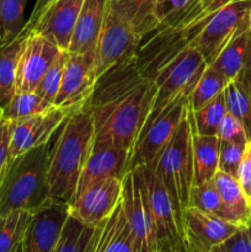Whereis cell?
Wrapping results in <instances>:
<instances>
[{
	"instance_id": "12",
	"label": "cell",
	"mask_w": 251,
	"mask_h": 252,
	"mask_svg": "<svg viewBox=\"0 0 251 252\" xmlns=\"http://www.w3.org/2000/svg\"><path fill=\"white\" fill-rule=\"evenodd\" d=\"M121 197L122 180H102L79 193L69 206V213L86 226L97 228L113 213Z\"/></svg>"
},
{
	"instance_id": "1",
	"label": "cell",
	"mask_w": 251,
	"mask_h": 252,
	"mask_svg": "<svg viewBox=\"0 0 251 252\" xmlns=\"http://www.w3.org/2000/svg\"><path fill=\"white\" fill-rule=\"evenodd\" d=\"M157 85L135 58L103 73L86 102L94 123V144L132 152L154 102Z\"/></svg>"
},
{
	"instance_id": "25",
	"label": "cell",
	"mask_w": 251,
	"mask_h": 252,
	"mask_svg": "<svg viewBox=\"0 0 251 252\" xmlns=\"http://www.w3.org/2000/svg\"><path fill=\"white\" fill-rule=\"evenodd\" d=\"M219 147H220V140L217 135H201L192 129V150H193L194 165L193 185L213 180L214 175L218 171Z\"/></svg>"
},
{
	"instance_id": "2",
	"label": "cell",
	"mask_w": 251,
	"mask_h": 252,
	"mask_svg": "<svg viewBox=\"0 0 251 252\" xmlns=\"http://www.w3.org/2000/svg\"><path fill=\"white\" fill-rule=\"evenodd\" d=\"M85 105L74 110L64 121L62 132L51 149L47 172L51 202L70 206L75 198L79 179L95 137L93 118Z\"/></svg>"
},
{
	"instance_id": "35",
	"label": "cell",
	"mask_w": 251,
	"mask_h": 252,
	"mask_svg": "<svg viewBox=\"0 0 251 252\" xmlns=\"http://www.w3.org/2000/svg\"><path fill=\"white\" fill-rule=\"evenodd\" d=\"M69 52L61 51L53 63L49 65L47 71L44 73L43 78L39 81L38 86L34 91L43 98L46 102L54 105V100L57 97L59 88H61L62 79H63L64 69H65L66 61H68Z\"/></svg>"
},
{
	"instance_id": "39",
	"label": "cell",
	"mask_w": 251,
	"mask_h": 252,
	"mask_svg": "<svg viewBox=\"0 0 251 252\" xmlns=\"http://www.w3.org/2000/svg\"><path fill=\"white\" fill-rule=\"evenodd\" d=\"M198 1L199 0H157L155 16L157 24L182 14Z\"/></svg>"
},
{
	"instance_id": "23",
	"label": "cell",
	"mask_w": 251,
	"mask_h": 252,
	"mask_svg": "<svg viewBox=\"0 0 251 252\" xmlns=\"http://www.w3.org/2000/svg\"><path fill=\"white\" fill-rule=\"evenodd\" d=\"M209 65L223 74L228 81L236 80L251 65L250 27L234 37Z\"/></svg>"
},
{
	"instance_id": "38",
	"label": "cell",
	"mask_w": 251,
	"mask_h": 252,
	"mask_svg": "<svg viewBox=\"0 0 251 252\" xmlns=\"http://www.w3.org/2000/svg\"><path fill=\"white\" fill-rule=\"evenodd\" d=\"M217 137L221 142L243 143V144H246L249 142L248 135H246V132L241 123L230 113H226L221 120L218 132H217Z\"/></svg>"
},
{
	"instance_id": "11",
	"label": "cell",
	"mask_w": 251,
	"mask_h": 252,
	"mask_svg": "<svg viewBox=\"0 0 251 252\" xmlns=\"http://www.w3.org/2000/svg\"><path fill=\"white\" fill-rule=\"evenodd\" d=\"M97 81L95 51L69 53L54 106L76 110L88 102Z\"/></svg>"
},
{
	"instance_id": "22",
	"label": "cell",
	"mask_w": 251,
	"mask_h": 252,
	"mask_svg": "<svg viewBox=\"0 0 251 252\" xmlns=\"http://www.w3.org/2000/svg\"><path fill=\"white\" fill-rule=\"evenodd\" d=\"M213 184L223 202L224 220L240 226L250 225L251 208L239 180L218 170L213 177Z\"/></svg>"
},
{
	"instance_id": "10",
	"label": "cell",
	"mask_w": 251,
	"mask_h": 252,
	"mask_svg": "<svg viewBox=\"0 0 251 252\" xmlns=\"http://www.w3.org/2000/svg\"><path fill=\"white\" fill-rule=\"evenodd\" d=\"M139 34L125 16L107 1L105 20L95 48L97 79L113 66L137 57Z\"/></svg>"
},
{
	"instance_id": "32",
	"label": "cell",
	"mask_w": 251,
	"mask_h": 252,
	"mask_svg": "<svg viewBox=\"0 0 251 252\" xmlns=\"http://www.w3.org/2000/svg\"><path fill=\"white\" fill-rule=\"evenodd\" d=\"M226 110L236 118L245 129L249 142L251 140V97L235 80L226 84L224 89Z\"/></svg>"
},
{
	"instance_id": "15",
	"label": "cell",
	"mask_w": 251,
	"mask_h": 252,
	"mask_svg": "<svg viewBox=\"0 0 251 252\" xmlns=\"http://www.w3.org/2000/svg\"><path fill=\"white\" fill-rule=\"evenodd\" d=\"M121 203L127 218L135 252H159L154 223L132 171L128 172L122 180Z\"/></svg>"
},
{
	"instance_id": "31",
	"label": "cell",
	"mask_w": 251,
	"mask_h": 252,
	"mask_svg": "<svg viewBox=\"0 0 251 252\" xmlns=\"http://www.w3.org/2000/svg\"><path fill=\"white\" fill-rule=\"evenodd\" d=\"M32 213L16 211L0 216V252H14L21 244Z\"/></svg>"
},
{
	"instance_id": "19",
	"label": "cell",
	"mask_w": 251,
	"mask_h": 252,
	"mask_svg": "<svg viewBox=\"0 0 251 252\" xmlns=\"http://www.w3.org/2000/svg\"><path fill=\"white\" fill-rule=\"evenodd\" d=\"M83 1L56 0L47 7L32 29L53 42L59 49L68 51Z\"/></svg>"
},
{
	"instance_id": "20",
	"label": "cell",
	"mask_w": 251,
	"mask_h": 252,
	"mask_svg": "<svg viewBox=\"0 0 251 252\" xmlns=\"http://www.w3.org/2000/svg\"><path fill=\"white\" fill-rule=\"evenodd\" d=\"M108 0H84L76 20L69 53H86L95 51Z\"/></svg>"
},
{
	"instance_id": "6",
	"label": "cell",
	"mask_w": 251,
	"mask_h": 252,
	"mask_svg": "<svg viewBox=\"0 0 251 252\" xmlns=\"http://www.w3.org/2000/svg\"><path fill=\"white\" fill-rule=\"evenodd\" d=\"M132 172L154 223L159 252L177 251L185 245L182 218L169 192L153 167L140 166Z\"/></svg>"
},
{
	"instance_id": "14",
	"label": "cell",
	"mask_w": 251,
	"mask_h": 252,
	"mask_svg": "<svg viewBox=\"0 0 251 252\" xmlns=\"http://www.w3.org/2000/svg\"><path fill=\"white\" fill-rule=\"evenodd\" d=\"M69 204L51 202L32 213L21 241V252H54L68 220Z\"/></svg>"
},
{
	"instance_id": "40",
	"label": "cell",
	"mask_w": 251,
	"mask_h": 252,
	"mask_svg": "<svg viewBox=\"0 0 251 252\" xmlns=\"http://www.w3.org/2000/svg\"><path fill=\"white\" fill-rule=\"evenodd\" d=\"M12 121L7 120L0 111V181L10 164V145H11Z\"/></svg>"
},
{
	"instance_id": "7",
	"label": "cell",
	"mask_w": 251,
	"mask_h": 252,
	"mask_svg": "<svg viewBox=\"0 0 251 252\" xmlns=\"http://www.w3.org/2000/svg\"><path fill=\"white\" fill-rule=\"evenodd\" d=\"M188 107V94H181L161 112L144 123L130 152L129 171L140 166L154 165L186 116Z\"/></svg>"
},
{
	"instance_id": "8",
	"label": "cell",
	"mask_w": 251,
	"mask_h": 252,
	"mask_svg": "<svg viewBox=\"0 0 251 252\" xmlns=\"http://www.w3.org/2000/svg\"><path fill=\"white\" fill-rule=\"evenodd\" d=\"M250 16L251 1L229 0L212 14L192 47L209 65L234 37L250 27Z\"/></svg>"
},
{
	"instance_id": "17",
	"label": "cell",
	"mask_w": 251,
	"mask_h": 252,
	"mask_svg": "<svg viewBox=\"0 0 251 252\" xmlns=\"http://www.w3.org/2000/svg\"><path fill=\"white\" fill-rule=\"evenodd\" d=\"M62 49L41 33L30 30L16 70V93L34 91Z\"/></svg>"
},
{
	"instance_id": "46",
	"label": "cell",
	"mask_w": 251,
	"mask_h": 252,
	"mask_svg": "<svg viewBox=\"0 0 251 252\" xmlns=\"http://www.w3.org/2000/svg\"><path fill=\"white\" fill-rule=\"evenodd\" d=\"M249 1H251V0H249Z\"/></svg>"
},
{
	"instance_id": "44",
	"label": "cell",
	"mask_w": 251,
	"mask_h": 252,
	"mask_svg": "<svg viewBox=\"0 0 251 252\" xmlns=\"http://www.w3.org/2000/svg\"><path fill=\"white\" fill-rule=\"evenodd\" d=\"M174 252H193V251H192L191 249L187 248V245H186V244H185V245L182 246L181 249H179V250H177V251H174Z\"/></svg>"
},
{
	"instance_id": "36",
	"label": "cell",
	"mask_w": 251,
	"mask_h": 252,
	"mask_svg": "<svg viewBox=\"0 0 251 252\" xmlns=\"http://www.w3.org/2000/svg\"><path fill=\"white\" fill-rule=\"evenodd\" d=\"M245 145L243 143L221 142L219 147V164L218 170L226 172L238 179L239 167L243 158Z\"/></svg>"
},
{
	"instance_id": "16",
	"label": "cell",
	"mask_w": 251,
	"mask_h": 252,
	"mask_svg": "<svg viewBox=\"0 0 251 252\" xmlns=\"http://www.w3.org/2000/svg\"><path fill=\"white\" fill-rule=\"evenodd\" d=\"M239 228L240 225L193 207H187L182 213L185 244L193 252H211Z\"/></svg>"
},
{
	"instance_id": "33",
	"label": "cell",
	"mask_w": 251,
	"mask_h": 252,
	"mask_svg": "<svg viewBox=\"0 0 251 252\" xmlns=\"http://www.w3.org/2000/svg\"><path fill=\"white\" fill-rule=\"evenodd\" d=\"M52 106L46 102L36 91L16 93L9 103L1 110V115L10 121L22 120L48 110Z\"/></svg>"
},
{
	"instance_id": "41",
	"label": "cell",
	"mask_w": 251,
	"mask_h": 252,
	"mask_svg": "<svg viewBox=\"0 0 251 252\" xmlns=\"http://www.w3.org/2000/svg\"><path fill=\"white\" fill-rule=\"evenodd\" d=\"M238 180L243 189H245L251 184V140L246 143L245 149H244L240 167H239Z\"/></svg>"
},
{
	"instance_id": "5",
	"label": "cell",
	"mask_w": 251,
	"mask_h": 252,
	"mask_svg": "<svg viewBox=\"0 0 251 252\" xmlns=\"http://www.w3.org/2000/svg\"><path fill=\"white\" fill-rule=\"evenodd\" d=\"M150 167L164 184L177 213L182 218L185 208L188 207L189 192L194 182L192 127L188 111L180 122L171 140Z\"/></svg>"
},
{
	"instance_id": "9",
	"label": "cell",
	"mask_w": 251,
	"mask_h": 252,
	"mask_svg": "<svg viewBox=\"0 0 251 252\" xmlns=\"http://www.w3.org/2000/svg\"><path fill=\"white\" fill-rule=\"evenodd\" d=\"M207 65L202 54L193 47L187 48L167 63L153 78L157 94L147 121L154 118L181 94L189 95Z\"/></svg>"
},
{
	"instance_id": "29",
	"label": "cell",
	"mask_w": 251,
	"mask_h": 252,
	"mask_svg": "<svg viewBox=\"0 0 251 252\" xmlns=\"http://www.w3.org/2000/svg\"><path fill=\"white\" fill-rule=\"evenodd\" d=\"M228 79L212 65H207L193 90L188 95V105L192 111H196L206 105L216 96L221 94L228 84Z\"/></svg>"
},
{
	"instance_id": "37",
	"label": "cell",
	"mask_w": 251,
	"mask_h": 252,
	"mask_svg": "<svg viewBox=\"0 0 251 252\" xmlns=\"http://www.w3.org/2000/svg\"><path fill=\"white\" fill-rule=\"evenodd\" d=\"M211 252H251V224L240 226Z\"/></svg>"
},
{
	"instance_id": "3",
	"label": "cell",
	"mask_w": 251,
	"mask_h": 252,
	"mask_svg": "<svg viewBox=\"0 0 251 252\" xmlns=\"http://www.w3.org/2000/svg\"><path fill=\"white\" fill-rule=\"evenodd\" d=\"M226 1L229 0H199L144 34L137 52V64L142 74L153 79L167 63L192 47L212 14Z\"/></svg>"
},
{
	"instance_id": "24",
	"label": "cell",
	"mask_w": 251,
	"mask_h": 252,
	"mask_svg": "<svg viewBox=\"0 0 251 252\" xmlns=\"http://www.w3.org/2000/svg\"><path fill=\"white\" fill-rule=\"evenodd\" d=\"M31 29V25L26 22V27L22 33L9 44L0 48V111L16 94L17 63Z\"/></svg>"
},
{
	"instance_id": "34",
	"label": "cell",
	"mask_w": 251,
	"mask_h": 252,
	"mask_svg": "<svg viewBox=\"0 0 251 252\" xmlns=\"http://www.w3.org/2000/svg\"><path fill=\"white\" fill-rule=\"evenodd\" d=\"M188 207L199 209L224 219V206L220 196L213 184V180L192 186L189 192Z\"/></svg>"
},
{
	"instance_id": "21",
	"label": "cell",
	"mask_w": 251,
	"mask_h": 252,
	"mask_svg": "<svg viewBox=\"0 0 251 252\" xmlns=\"http://www.w3.org/2000/svg\"><path fill=\"white\" fill-rule=\"evenodd\" d=\"M91 252H135L122 203L95 229Z\"/></svg>"
},
{
	"instance_id": "42",
	"label": "cell",
	"mask_w": 251,
	"mask_h": 252,
	"mask_svg": "<svg viewBox=\"0 0 251 252\" xmlns=\"http://www.w3.org/2000/svg\"><path fill=\"white\" fill-rule=\"evenodd\" d=\"M54 1H56V0H37L36 5H34L33 11H32V14H31V17L29 19L27 24L31 25V26H33V25L37 22V20L41 17V15L46 11L47 7H48L49 5Z\"/></svg>"
},
{
	"instance_id": "18",
	"label": "cell",
	"mask_w": 251,
	"mask_h": 252,
	"mask_svg": "<svg viewBox=\"0 0 251 252\" xmlns=\"http://www.w3.org/2000/svg\"><path fill=\"white\" fill-rule=\"evenodd\" d=\"M129 149L101 147V145L94 144L88 161L79 179L75 197L89 186L102 180L111 179V177L123 180L126 175L129 172Z\"/></svg>"
},
{
	"instance_id": "27",
	"label": "cell",
	"mask_w": 251,
	"mask_h": 252,
	"mask_svg": "<svg viewBox=\"0 0 251 252\" xmlns=\"http://www.w3.org/2000/svg\"><path fill=\"white\" fill-rule=\"evenodd\" d=\"M226 113L228 110H226L224 91L198 110L192 111L191 108H188L192 129L201 135H217L219 125Z\"/></svg>"
},
{
	"instance_id": "43",
	"label": "cell",
	"mask_w": 251,
	"mask_h": 252,
	"mask_svg": "<svg viewBox=\"0 0 251 252\" xmlns=\"http://www.w3.org/2000/svg\"><path fill=\"white\" fill-rule=\"evenodd\" d=\"M244 192H245L246 199H248V202H249V206H250V208H251V184L249 185V186L246 187L245 189H244Z\"/></svg>"
},
{
	"instance_id": "30",
	"label": "cell",
	"mask_w": 251,
	"mask_h": 252,
	"mask_svg": "<svg viewBox=\"0 0 251 252\" xmlns=\"http://www.w3.org/2000/svg\"><path fill=\"white\" fill-rule=\"evenodd\" d=\"M95 229L69 216L54 252H91Z\"/></svg>"
},
{
	"instance_id": "26",
	"label": "cell",
	"mask_w": 251,
	"mask_h": 252,
	"mask_svg": "<svg viewBox=\"0 0 251 252\" xmlns=\"http://www.w3.org/2000/svg\"><path fill=\"white\" fill-rule=\"evenodd\" d=\"M110 4L128 20L140 39L157 25L155 16L157 0H108Z\"/></svg>"
},
{
	"instance_id": "4",
	"label": "cell",
	"mask_w": 251,
	"mask_h": 252,
	"mask_svg": "<svg viewBox=\"0 0 251 252\" xmlns=\"http://www.w3.org/2000/svg\"><path fill=\"white\" fill-rule=\"evenodd\" d=\"M49 154L51 148L43 144L10 161L0 181V216L16 211L33 213L48 203Z\"/></svg>"
},
{
	"instance_id": "45",
	"label": "cell",
	"mask_w": 251,
	"mask_h": 252,
	"mask_svg": "<svg viewBox=\"0 0 251 252\" xmlns=\"http://www.w3.org/2000/svg\"><path fill=\"white\" fill-rule=\"evenodd\" d=\"M14 252H21V244H20L19 246H17L16 249H15V251Z\"/></svg>"
},
{
	"instance_id": "28",
	"label": "cell",
	"mask_w": 251,
	"mask_h": 252,
	"mask_svg": "<svg viewBox=\"0 0 251 252\" xmlns=\"http://www.w3.org/2000/svg\"><path fill=\"white\" fill-rule=\"evenodd\" d=\"M26 0H0V48L22 33Z\"/></svg>"
},
{
	"instance_id": "13",
	"label": "cell",
	"mask_w": 251,
	"mask_h": 252,
	"mask_svg": "<svg viewBox=\"0 0 251 252\" xmlns=\"http://www.w3.org/2000/svg\"><path fill=\"white\" fill-rule=\"evenodd\" d=\"M74 110L52 106L41 113L12 121L10 161L14 158L39 147L48 144L49 139Z\"/></svg>"
}]
</instances>
